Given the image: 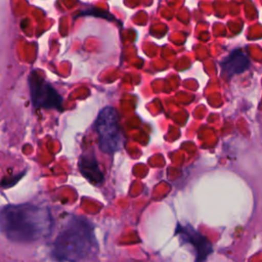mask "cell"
<instances>
[{"mask_svg": "<svg viewBox=\"0 0 262 262\" xmlns=\"http://www.w3.org/2000/svg\"><path fill=\"white\" fill-rule=\"evenodd\" d=\"M1 230L16 243H33L50 234L52 219L47 209L32 204L8 205L1 211Z\"/></svg>", "mask_w": 262, "mask_h": 262, "instance_id": "1", "label": "cell"}, {"mask_svg": "<svg viewBox=\"0 0 262 262\" xmlns=\"http://www.w3.org/2000/svg\"><path fill=\"white\" fill-rule=\"evenodd\" d=\"M97 251L92 223L84 217L73 216L57 234L51 254L59 261H81L93 258Z\"/></svg>", "mask_w": 262, "mask_h": 262, "instance_id": "2", "label": "cell"}, {"mask_svg": "<svg viewBox=\"0 0 262 262\" xmlns=\"http://www.w3.org/2000/svg\"><path fill=\"white\" fill-rule=\"evenodd\" d=\"M95 129L98 135V146L105 154H114L121 146V132L119 116L112 106L103 107L95 121Z\"/></svg>", "mask_w": 262, "mask_h": 262, "instance_id": "3", "label": "cell"}, {"mask_svg": "<svg viewBox=\"0 0 262 262\" xmlns=\"http://www.w3.org/2000/svg\"><path fill=\"white\" fill-rule=\"evenodd\" d=\"M29 85L32 103L35 107L60 108L62 97L36 71L30 74Z\"/></svg>", "mask_w": 262, "mask_h": 262, "instance_id": "4", "label": "cell"}, {"mask_svg": "<svg viewBox=\"0 0 262 262\" xmlns=\"http://www.w3.org/2000/svg\"><path fill=\"white\" fill-rule=\"evenodd\" d=\"M177 233L182 239L191 245L195 253V260H206L212 252V246L208 238L201 234L198 230L193 229L190 225L181 226L178 224Z\"/></svg>", "mask_w": 262, "mask_h": 262, "instance_id": "5", "label": "cell"}, {"mask_svg": "<svg viewBox=\"0 0 262 262\" xmlns=\"http://www.w3.org/2000/svg\"><path fill=\"white\" fill-rule=\"evenodd\" d=\"M79 169L81 174L90 182L98 184L102 182L103 175L93 154H83L79 160Z\"/></svg>", "mask_w": 262, "mask_h": 262, "instance_id": "6", "label": "cell"}, {"mask_svg": "<svg viewBox=\"0 0 262 262\" xmlns=\"http://www.w3.org/2000/svg\"><path fill=\"white\" fill-rule=\"evenodd\" d=\"M249 58L238 49L232 51L222 62L221 69L222 73L227 76H232L234 74H239L249 68Z\"/></svg>", "mask_w": 262, "mask_h": 262, "instance_id": "7", "label": "cell"}]
</instances>
